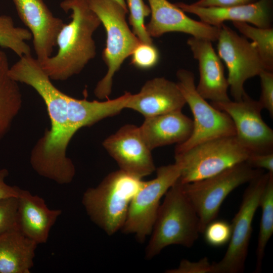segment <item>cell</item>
<instances>
[{"label": "cell", "instance_id": "6da1fadb", "mask_svg": "<svg viewBox=\"0 0 273 273\" xmlns=\"http://www.w3.org/2000/svg\"><path fill=\"white\" fill-rule=\"evenodd\" d=\"M10 76L17 82L32 87L43 101L50 120L46 129L32 148L30 163L40 176L59 185L68 184L75 167L67 156L73 135L81 128L91 126L125 109L131 93L106 101H89L72 98L59 89L31 55L20 57L10 68Z\"/></svg>", "mask_w": 273, "mask_h": 273}, {"label": "cell", "instance_id": "7a4b0ae2", "mask_svg": "<svg viewBox=\"0 0 273 273\" xmlns=\"http://www.w3.org/2000/svg\"><path fill=\"white\" fill-rule=\"evenodd\" d=\"M60 7L66 13L71 12V20L65 23L57 35V53L40 63L50 78L57 81L79 74L95 57L93 34L101 24L86 0H64Z\"/></svg>", "mask_w": 273, "mask_h": 273}, {"label": "cell", "instance_id": "3957f363", "mask_svg": "<svg viewBox=\"0 0 273 273\" xmlns=\"http://www.w3.org/2000/svg\"><path fill=\"white\" fill-rule=\"evenodd\" d=\"M200 233L199 217L178 178L166 192L160 205L145 249V258H153L172 245L190 248Z\"/></svg>", "mask_w": 273, "mask_h": 273}, {"label": "cell", "instance_id": "277c9868", "mask_svg": "<svg viewBox=\"0 0 273 273\" xmlns=\"http://www.w3.org/2000/svg\"><path fill=\"white\" fill-rule=\"evenodd\" d=\"M144 180L119 169L96 187L87 189L81 202L91 221L108 236L121 231L130 202Z\"/></svg>", "mask_w": 273, "mask_h": 273}, {"label": "cell", "instance_id": "5b68a950", "mask_svg": "<svg viewBox=\"0 0 273 273\" xmlns=\"http://www.w3.org/2000/svg\"><path fill=\"white\" fill-rule=\"evenodd\" d=\"M86 1L106 32V44L103 52V59L107 66V71L94 89L96 97L103 100L111 93L115 73L141 42L128 26L126 20L127 8L115 0Z\"/></svg>", "mask_w": 273, "mask_h": 273}, {"label": "cell", "instance_id": "8992f818", "mask_svg": "<svg viewBox=\"0 0 273 273\" xmlns=\"http://www.w3.org/2000/svg\"><path fill=\"white\" fill-rule=\"evenodd\" d=\"M251 153L235 135L217 138L174 154L183 184L203 179L235 164L245 162Z\"/></svg>", "mask_w": 273, "mask_h": 273}, {"label": "cell", "instance_id": "52a82bcc", "mask_svg": "<svg viewBox=\"0 0 273 273\" xmlns=\"http://www.w3.org/2000/svg\"><path fill=\"white\" fill-rule=\"evenodd\" d=\"M262 172L243 162L207 178L182 183L184 192L199 217L200 233L215 219L222 203L233 191Z\"/></svg>", "mask_w": 273, "mask_h": 273}, {"label": "cell", "instance_id": "ba28073f", "mask_svg": "<svg viewBox=\"0 0 273 273\" xmlns=\"http://www.w3.org/2000/svg\"><path fill=\"white\" fill-rule=\"evenodd\" d=\"M178 86L193 116V129L189 138L176 145L174 154L182 153L209 140L236 135L234 123L224 112L209 104L197 92L194 74L181 69L177 71Z\"/></svg>", "mask_w": 273, "mask_h": 273}, {"label": "cell", "instance_id": "9c48e42d", "mask_svg": "<svg viewBox=\"0 0 273 273\" xmlns=\"http://www.w3.org/2000/svg\"><path fill=\"white\" fill-rule=\"evenodd\" d=\"M269 176V172H262L249 182L240 208L231 223L232 232L228 249L220 261L212 263V273L243 272L253 218L259 207L260 197Z\"/></svg>", "mask_w": 273, "mask_h": 273}, {"label": "cell", "instance_id": "30bf717a", "mask_svg": "<svg viewBox=\"0 0 273 273\" xmlns=\"http://www.w3.org/2000/svg\"><path fill=\"white\" fill-rule=\"evenodd\" d=\"M156 170V176L144 181L133 197L121 230L124 234L133 235L141 243L151 235L161 199L180 176L179 167L175 163Z\"/></svg>", "mask_w": 273, "mask_h": 273}, {"label": "cell", "instance_id": "8fae6325", "mask_svg": "<svg viewBox=\"0 0 273 273\" xmlns=\"http://www.w3.org/2000/svg\"><path fill=\"white\" fill-rule=\"evenodd\" d=\"M217 40L218 55L228 68L231 95L234 101H241L247 94L245 81L266 70L264 65L254 43L223 23Z\"/></svg>", "mask_w": 273, "mask_h": 273}, {"label": "cell", "instance_id": "7c38bea8", "mask_svg": "<svg viewBox=\"0 0 273 273\" xmlns=\"http://www.w3.org/2000/svg\"><path fill=\"white\" fill-rule=\"evenodd\" d=\"M213 107L232 119L239 143L250 153H273V130L263 120V108L246 94L239 101L211 102Z\"/></svg>", "mask_w": 273, "mask_h": 273}, {"label": "cell", "instance_id": "4fadbf2b", "mask_svg": "<svg viewBox=\"0 0 273 273\" xmlns=\"http://www.w3.org/2000/svg\"><path fill=\"white\" fill-rule=\"evenodd\" d=\"M103 146L119 169L142 179L156 170L151 154L142 137L139 127L128 124L107 138Z\"/></svg>", "mask_w": 273, "mask_h": 273}, {"label": "cell", "instance_id": "5bb4252c", "mask_svg": "<svg viewBox=\"0 0 273 273\" xmlns=\"http://www.w3.org/2000/svg\"><path fill=\"white\" fill-rule=\"evenodd\" d=\"M18 15L31 32L36 59L52 56L57 35L65 23L54 16L43 0H12Z\"/></svg>", "mask_w": 273, "mask_h": 273}, {"label": "cell", "instance_id": "9a60e30c", "mask_svg": "<svg viewBox=\"0 0 273 273\" xmlns=\"http://www.w3.org/2000/svg\"><path fill=\"white\" fill-rule=\"evenodd\" d=\"M151 17L146 25L152 37L170 32H183L211 41L217 39L219 27L198 21L188 16L175 4L167 0H148Z\"/></svg>", "mask_w": 273, "mask_h": 273}, {"label": "cell", "instance_id": "2e32d148", "mask_svg": "<svg viewBox=\"0 0 273 273\" xmlns=\"http://www.w3.org/2000/svg\"><path fill=\"white\" fill-rule=\"evenodd\" d=\"M194 58L198 62L200 79L196 86L198 93L212 102H224L230 100L229 84L225 76L221 59L214 51L212 41L191 36L187 40Z\"/></svg>", "mask_w": 273, "mask_h": 273}, {"label": "cell", "instance_id": "e0dca14e", "mask_svg": "<svg viewBox=\"0 0 273 273\" xmlns=\"http://www.w3.org/2000/svg\"><path fill=\"white\" fill-rule=\"evenodd\" d=\"M271 0H258L254 3L224 7H202L193 4L178 2L175 4L184 12L194 14L201 21L219 27L224 21L243 22L261 28L271 27Z\"/></svg>", "mask_w": 273, "mask_h": 273}, {"label": "cell", "instance_id": "ac0fdd59", "mask_svg": "<svg viewBox=\"0 0 273 273\" xmlns=\"http://www.w3.org/2000/svg\"><path fill=\"white\" fill-rule=\"evenodd\" d=\"M186 101L177 83L164 77L148 80L136 94H131L125 108L144 117L181 110Z\"/></svg>", "mask_w": 273, "mask_h": 273}, {"label": "cell", "instance_id": "d6986e66", "mask_svg": "<svg viewBox=\"0 0 273 273\" xmlns=\"http://www.w3.org/2000/svg\"><path fill=\"white\" fill-rule=\"evenodd\" d=\"M17 198L18 229L37 245L46 243L62 210L50 209L42 198L19 187Z\"/></svg>", "mask_w": 273, "mask_h": 273}, {"label": "cell", "instance_id": "ffe728a7", "mask_svg": "<svg viewBox=\"0 0 273 273\" xmlns=\"http://www.w3.org/2000/svg\"><path fill=\"white\" fill-rule=\"evenodd\" d=\"M142 138L148 148L153 149L173 144H180L191 136L193 120L181 110L145 117L139 127Z\"/></svg>", "mask_w": 273, "mask_h": 273}, {"label": "cell", "instance_id": "44dd1931", "mask_svg": "<svg viewBox=\"0 0 273 273\" xmlns=\"http://www.w3.org/2000/svg\"><path fill=\"white\" fill-rule=\"evenodd\" d=\"M37 246L18 228L0 235V273H30Z\"/></svg>", "mask_w": 273, "mask_h": 273}, {"label": "cell", "instance_id": "7402d4cb", "mask_svg": "<svg viewBox=\"0 0 273 273\" xmlns=\"http://www.w3.org/2000/svg\"><path fill=\"white\" fill-rule=\"evenodd\" d=\"M7 55L0 50V141L21 109L22 97L18 82L9 74Z\"/></svg>", "mask_w": 273, "mask_h": 273}, {"label": "cell", "instance_id": "603a6c76", "mask_svg": "<svg viewBox=\"0 0 273 273\" xmlns=\"http://www.w3.org/2000/svg\"><path fill=\"white\" fill-rule=\"evenodd\" d=\"M261 217L256 251L255 272L261 271L267 244L273 233V173H269L267 184L260 197Z\"/></svg>", "mask_w": 273, "mask_h": 273}, {"label": "cell", "instance_id": "cb8c5ba5", "mask_svg": "<svg viewBox=\"0 0 273 273\" xmlns=\"http://www.w3.org/2000/svg\"><path fill=\"white\" fill-rule=\"evenodd\" d=\"M32 38L28 29L17 27L12 17L0 15V46L13 51L19 57L31 55V49L26 41Z\"/></svg>", "mask_w": 273, "mask_h": 273}, {"label": "cell", "instance_id": "d4e9b609", "mask_svg": "<svg viewBox=\"0 0 273 273\" xmlns=\"http://www.w3.org/2000/svg\"><path fill=\"white\" fill-rule=\"evenodd\" d=\"M246 38L252 40L263 62L265 69L273 70V29L253 26L243 22H232Z\"/></svg>", "mask_w": 273, "mask_h": 273}, {"label": "cell", "instance_id": "484cf974", "mask_svg": "<svg viewBox=\"0 0 273 273\" xmlns=\"http://www.w3.org/2000/svg\"><path fill=\"white\" fill-rule=\"evenodd\" d=\"M127 4L129 13V22L133 33L141 42L153 43L145 25V18L151 14L149 6L143 0H127Z\"/></svg>", "mask_w": 273, "mask_h": 273}, {"label": "cell", "instance_id": "4316f807", "mask_svg": "<svg viewBox=\"0 0 273 273\" xmlns=\"http://www.w3.org/2000/svg\"><path fill=\"white\" fill-rule=\"evenodd\" d=\"M232 232V225L229 222L214 219L206 226L202 233L208 245L213 247H221L229 242Z\"/></svg>", "mask_w": 273, "mask_h": 273}, {"label": "cell", "instance_id": "83f0119b", "mask_svg": "<svg viewBox=\"0 0 273 273\" xmlns=\"http://www.w3.org/2000/svg\"><path fill=\"white\" fill-rule=\"evenodd\" d=\"M131 63L143 69L152 68L158 63L159 54L153 43L140 42L132 52Z\"/></svg>", "mask_w": 273, "mask_h": 273}, {"label": "cell", "instance_id": "f1b7e54d", "mask_svg": "<svg viewBox=\"0 0 273 273\" xmlns=\"http://www.w3.org/2000/svg\"><path fill=\"white\" fill-rule=\"evenodd\" d=\"M17 207V197L0 199V235L11 229L18 228Z\"/></svg>", "mask_w": 273, "mask_h": 273}, {"label": "cell", "instance_id": "f546056e", "mask_svg": "<svg viewBox=\"0 0 273 273\" xmlns=\"http://www.w3.org/2000/svg\"><path fill=\"white\" fill-rule=\"evenodd\" d=\"M260 78L261 95L258 102L263 109L273 116V73L264 70L259 75Z\"/></svg>", "mask_w": 273, "mask_h": 273}, {"label": "cell", "instance_id": "4dcf8cb0", "mask_svg": "<svg viewBox=\"0 0 273 273\" xmlns=\"http://www.w3.org/2000/svg\"><path fill=\"white\" fill-rule=\"evenodd\" d=\"M167 273H212V266L205 257L198 261L192 262L187 259L181 260L177 267L166 270Z\"/></svg>", "mask_w": 273, "mask_h": 273}, {"label": "cell", "instance_id": "1f68e13d", "mask_svg": "<svg viewBox=\"0 0 273 273\" xmlns=\"http://www.w3.org/2000/svg\"><path fill=\"white\" fill-rule=\"evenodd\" d=\"M245 162L253 168L265 169L268 172L273 173V153H251Z\"/></svg>", "mask_w": 273, "mask_h": 273}, {"label": "cell", "instance_id": "d6a6232c", "mask_svg": "<svg viewBox=\"0 0 273 273\" xmlns=\"http://www.w3.org/2000/svg\"><path fill=\"white\" fill-rule=\"evenodd\" d=\"M257 1L258 0H198L192 4L202 7H224L248 4Z\"/></svg>", "mask_w": 273, "mask_h": 273}, {"label": "cell", "instance_id": "836d02e7", "mask_svg": "<svg viewBox=\"0 0 273 273\" xmlns=\"http://www.w3.org/2000/svg\"><path fill=\"white\" fill-rule=\"evenodd\" d=\"M7 169L4 168L0 169V199L10 197H17L19 187L16 186H10L5 181L6 177L8 175Z\"/></svg>", "mask_w": 273, "mask_h": 273}, {"label": "cell", "instance_id": "e575fe53", "mask_svg": "<svg viewBox=\"0 0 273 273\" xmlns=\"http://www.w3.org/2000/svg\"><path fill=\"white\" fill-rule=\"evenodd\" d=\"M118 3H119L121 6L123 7L127 8L126 3L125 0H115Z\"/></svg>", "mask_w": 273, "mask_h": 273}]
</instances>
